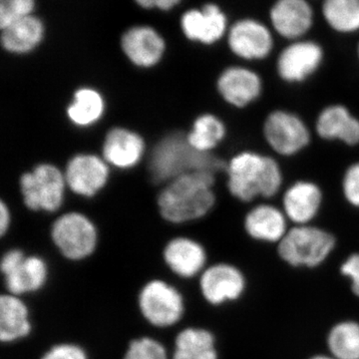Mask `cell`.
Masks as SVG:
<instances>
[{
    "label": "cell",
    "mask_w": 359,
    "mask_h": 359,
    "mask_svg": "<svg viewBox=\"0 0 359 359\" xmlns=\"http://www.w3.org/2000/svg\"><path fill=\"white\" fill-rule=\"evenodd\" d=\"M226 187L235 199L250 203L271 199L282 190L283 173L271 156L256 151H242L226 162Z\"/></svg>",
    "instance_id": "obj_1"
},
{
    "label": "cell",
    "mask_w": 359,
    "mask_h": 359,
    "mask_svg": "<svg viewBox=\"0 0 359 359\" xmlns=\"http://www.w3.org/2000/svg\"><path fill=\"white\" fill-rule=\"evenodd\" d=\"M216 176L209 172H193L167 183L158 197L163 219L183 224L207 216L216 204Z\"/></svg>",
    "instance_id": "obj_2"
},
{
    "label": "cell",
    "mask_w": 359,
    "mask_h": 359,
    "mask_svg": "<svg viewBox=\"0 0 359 359\" xmlns=\"http://www.w3.org/2000/svg\"><path fill=\"white\" fill-rule=\"evenodd\" d=\"M226 162L212 153L199 152L187 140L186 134L175 132L158 142L149 161V171L155 183H169L182 175L224 171Z\"/></svg>",
    "instance_id": "obj_3"
},
{
    "label": "cell",
    "mask_w": 359,
    "mask_h": 359,
    "mask_svg": "<svg viewBox=\"0 0 359 359\" xmlns=\"http://www.w3.org/2000/svg\"><path fill=\"white\" fill-rule=\"evenodd\" d=\"M337 238L330 231L313 224L290 228L278 244V256L294 268H316L330 256Z\"/></svg>",
    "instance_id": "obj_4"
},
{
    "label": "cell",
    "mask_w": 359,
    "mask_h": 359,
    "mask_svg": "<svg viewBox=\"0 0 359 359\" xmlns=\"http://www.w3.org/2000/svg\"><path fill=\"white\" fill-rule=\"evenodd\" d=\"M20 192L23 202L32 211L54 212L65 201V172L55 165L42 163L20 177Z\"/></svg>",
    "instance_id": "obj_5"
},
{
    "label": "cell",
    "mask_w": 359,
    "mask_h": 359,
    "mask_svg": "<svg viewBox=\"0 0 359 359\" xmlns=\"http://www.w3.org/2000/svg\"><path fill=\"white\" fill-rule=\"evenodd\" d=\"M51 238L66 259L82 261L95 252L98 231L88 217L70 212L59 217L52 224Z\"/></svg>",
    "instance_id": "obj_6"
},
{
    "label": "cell",
    "mask_w": 359,
    "mask_h": 359,
    "mask_svg": "<svg viewBox=\"0 0 359 359\" xmlns=\"http://www.w3.org/2000/svg\"><path fill=\"white\" fill-rule=\"evenodd\" d=\"M263 134L269 147L282 157L299 154L311 141L306 121L297 113L285 109L269 113L264 121Z\"/></svg>",
    "instance_id": "obj_7"
},
{
    "label": "cell",
    "mask_w": 359,
    "mask_h": 359,
    "mask_svg": "<svg viewBox=\"0 0 359 359\" xmlns=\"http://www.w3.org/2000/svg\"><path fill=\"white\" fill-rule=\"evenodd\" d=\"M139 311L151 325L167 328L177 325L185 313V301L176 287L165 280H152L138 295Z\"/></svg>",
    "instance_id": "obj_8"
},
{
    "label": "cell",
    "mask_w": 359,
    "mask_h": 359,
    "mask_svg": "<svg viewBox=\"0 0 359 359\" xmlns=\"http://www.w3.org/2000/svg\"><path fill=\"white\" fill-rule=\"evenodd\" d=\"M0 269L8 294L22 295L39 292L48 280V266L39 256H26L21 250L13 249L4 255Z\"/></svg>",
    "instance_id": "obj_9"
},
{
    "label": "cell",
    "mask_w": 359,
    "mask_h": 359,
    "mask_svg": "<svg viewBox=\"0 0 359 359\" xmlns=\"http://www.w3.org/2000/svg\"><path fill=\"white\" fill-rule=\"evenodd\" d=\"M323 60V48L313 41H297L283 49L276 61L283 81L299 84L313 76Z\"/></svg>",
    "instance_id": "obj_10"
},
{
    "label": "cell",
    "mask_w": 359,
    "mask_h": 359,
    "mask_svg": "<svg viewBox=\"0 0 359 359\" xmlns=\"http://www.w3.org/2000/svg\"><path fill=\"white\" fill-rule=\"evenodd\" d=\"M66 184L73 193L94 197L107 184L109 164L94 154H78L71 158L65 172Z\"/></svg>",
    "instance_id": "obj_11"
},
{
    "label": "cell",
    "mask_w": 359,
    "mask_h": 359,
    "mask_svg": "<svg viewBox=\"0 0 359 359\" xmlns=\"http://www.w3.org/2000/svg\"><path fill=\"white\" fill-rule=\"evenodd\" d=\"M217 89L224 102L237 109H244L259 100L263 93V81L256 71L233 66L219 75Z\"/></svg>",
    "instance_id": "obj_12"
},
{
    "label": "cell",
    "mask_w": 359,
    "mask_h": 359,
    "mask_svg": "<svg viewBox=\"0 0 359 359\" xmlns=\"http://www.w3.org/2000/svg\"><path fill=\"white\" fill-rule=\"evenodd\" d=\"M323 204V190L311 180L295 181L283 194V211L294 226L313 224Z\"/></svg>",
    "instance_id": "obj_13"
},
{
    "label": "cell",
    "mask_w": 359,
    "mask_h": 359,
    "mask_svg": "<svg viewBox=\"0 0 359 359\" xmlns=\"http://www.w3.org/2000/svg\"><path fill=\"white\" fill-rule=\"evenodd\" d=\"M245 287L244 275L233 264H214L201 273V292L205 301L214 306L235 301L244 292Z\"/></svg>",
    "instance_id": "obj_14"
},
{
    "label": "cell",
    "mask_w": 359,
    "mask_h": 359,
    "mask_svg": "<svg viewBox=\"0 0 359 359\" xmlns=\"http://www.w3.org/2000/svg\"><path fill=\"white\" fill-rule=\"evenodd\" d=\"M316 133L325 141H337L349 147L359 145V118L344 104H330L318 113Z\"/></svg>",
    "instance_id": "obj_15"
},
{
    "label": "cell",
    "mask_w": 359,
    "mask_h": 359,
    "mask_svg": "<svg viewBox=\"0 0 359 359\" xmlns=\"http://www.w3.org/2000/svg\"><path fill=\"white\" fill-rule=\"evenodd\" d=\"M289 223L282 207L259 203L245 214L244 230L257 242L278 244L290 230Z\"/></svg>",
    "instance_id": "obj_16"
},
{
    "label": "cell",
    "mask_w": 359,
    "mask_h": 359,
    "mask_svg": "<svg viewBox=\"0 0 359 359\" xmlns=\"http://www.w3.org/2000/svg\"><path fill=\"white\" fill-rule=\"evenodd\" d=\"M229 45L238 57L245 60H262L273 49V37L266 26L259 21H238L229 33Z\"/></svg>",
    "instance_id": "obj_17"
},
{
    "label": "cell",
    "mask_w": 359,
    "mask_h": 359,
    "mask_svg": "<svg viewBox=\"0 0 359 359\" xmlns=\"http://www.w3.org/2000/svg\"><path fill=\"white\" fill-rule=\"evenodd\" d=\"M145 141L140 134L132 130L116 127L104 139L103 158L118 169H131L141 162L145 154Z\"/></svg>",
    "instance_id": "obj_18"
},
{
    "label": "cell",
    "mask_w": 359,
    "mask_h": 359,
    "mask_svg": "<svg viewBox=\"0 0 359 359\" xmlns=\"http://www.w3.org/2000/svg\"><path fill=\"white\" fill-rule=\"evenodd\" d=\"M165 264L175 275L191 278L202 273L207 263V252L197 241L186 237L170 241L163 252Z\"/></svg>",
    "instance_id": "obj_19"
},
{
    "label": "cell",
    "mask_w": 359,
    "mask_h": 359,
    "mask_svg": "<svg viewBox=\"0 0 359 359\" xmlns=\"http://www.w3.org/2000/svg\"><path fill=\"white\" fill-rule=\"evenodd\" d=\"M313 9L306 0H278L271 11L276 32L287 39H297L313 25Z\"/></svg>",
    "instance_id": "obj_20"
},
{
    "label": "cell",
    "mask_w": 359,
    "mask_h": 359,
    "mask_svg": "<svg viewBox=\"0 0 359 359\" xmlns=\"http://www.w3.org/2000/svg\"><path fill=\"white\" fill-rule=\"evenodd\" d=\"M122 47L130 60L140 67H152L157 65L165 50L162 37L146 26L134 27L125 33Z\"/></svg>",
    "instance_id": "obj_21"
},
{
    "label": "cell",
    "mask_w": 359,
    "mask_h": 359,
    "mask_svg": "<svg viewBox=\"0 0 359 359\" xmlns=\"http://www.w3.org/2000/svg\"><path fill=\"white\" fill-rule=\"evenodd\" d=\"M182 27L189 39L212 44L222 39L226 27V15L215 4H207L202 11L184 14Z\"/></svg>",
    "instance_id": "obj_22"
},
{
    "label": "cell",
    "mask_w": 359,
    "mask_h": 359,
    "mask_svg": "<svg viewBox=\"0 0 359 359\" xmlns=\"http://www.w3.org/2000/svg\"><path fill=\"white\" fill-rule=\"evenodd\" d=\"M29 309L21 297L4 294L0 299V339L11 344L28 337L32 332Z\"/></svg>",
    "instance_id": "obj_23"
},
{
    "label": "cell",
    "mask_w": 359,
    "mask_h": 359,
    "mask_svg": "<svg viewBox=\"0 0 359 359\" xmlns=\"http://www.w3.org/2000/svg\"><path fill=\"white\" fill-rule=\"evenodd\" d=\"M172 359H218L214 335L205 328L181 330L175 339Z\"/></svg>",
    "instance_id": "obj_24"
},
{
    "label": "cell",
    "mask_w": 359,
    "mask_h": 359,
    "mask_svg": "<svg viewBox=\"0 0 359 359\" xmlns=\"http://www.w3.org/2000/svg\"><path fill=\"white\" fill-rule=\"evenodd\" d=\"M43 25L33 15L14 21L2 28V45L13 53H26L34 49L41 41Z\"/></svg>",
    "instance_id": "obj_25"
},
{
    "label": "cell",
    "mask_w": 359,
    "mask_h": 359,
    "mask_svg": "<svg viewBox=\"0 0 359 359\" xmlns=\"http://www.w3.org/2000/svg\"><path fill=\"white\" fill-rule=\"evenodd\" d=\"M105 108L103 96L96 89L84 87L75 92L66 114L74 126L88 128L100 121Z\"/></svg>",
    "instance_id": "obj_26"
},
{
    "label": "cell",
    "mask_w": 359,
    "mask_h": 359,
    "mask_svg": "<svg viewBox=\"0 0 359 359\" xmlns=\"http://www.w3.org/2000/svg\"><path fill=\"white\" fill-rule=\"evenodd\" d=\"M226 136V126L223 120L212 113L198 116L190 131L186 134L189 144L202 153L212 154L223 143Z\"/></svg>",
    "instance_id": "obj_27"
},
{
    "label": "cell",
    "mask_w": 359,
    "mask_h": 359,
    "mask_svg": "<svg viewBox=\"0 0 359 359\" xmlns=\"http://www.w3.org/2000/svg\"><path fill=\"white\" fill-rule=\"evenodd\" d=\"M323 13L335 32L351 33L359 30V0H325Z\"/></svg>",
    "instance_id": "obj_28"
},
{
    "label": "cell",
    "mask_w": 359,
    "mask_h": 359,
    "mask_svg": "<svg viewBox=\"0 0 359 359\" xmlns=\"http://www.w3.org/2000/svg\"><path fill=\"white\" fill-rule=\"evenodd\" d=\"M328 347L337 359H359V325L344 321L335 325L328 335Z\"/></svg>",
    "instance_id": "obj_29"
},
{
    "label": "cell",
    "mask_w": 359,
    "mask_h": 359,
    "mask_svg": "<svg viewBox=\"0 0 359 359\" xmlns=\"http://www.w3.org/2000/svg\"><path fill=\"white\" fill-rule=\"evenodd\" d=\"M123 359H169L165 346L152 337L132 340Z\"/></svg>",
    "instance_id": "obj_30"
},
{
    "label": "cell",
    "mask_w": 359,
    "mask_h": 359,
    "mask_svg": "<svg viewBox=\"0 0 359 359\" xmlns=\"http://www.w3.org/2000/svg\"><path fill=\"white\" fill-rule=\"evenodd\" d=\"M34 0H0V27L32 15Z\"/></svg>",
    "instance_id": "obj_31"
},
{
    "label": "cell",
    "mask_w": 359,
    "mask_h": 359,
    "mask_svg": "<svg viewBox=\"0 0 359 359\" xmlns=\"http://www.w3.org/2000/svg\"><path fill=\"white\" fill-rule=\"evenodd\" d=\"M341 191L347 204L359 209V161L349 165L344 171Z\"/></svg>",
    "instance_id": "obj_32"
},
{
    "label": "cell",
    "mask_w": 359,
    "mask_h": 359,
    "mask_svg": "<svg viewBox=\"0 0 359 359\" xmlns=\"http://www.w3.org/2000/svg\"><path fill=\"white\" fill-rule=\"evenodd\" d=\"M40 359H89L86 351L78 344H59L49 348Z\"/></svg>",
    "instance_id": "obj_33"
},
{
    "label": "cell",
    "mask_w": 359,
    "mask_h": 359,
    "mask_svg": "<svg viewBox=\"0 0 359 359\" xmlns=\"http://www.w3.org/2000/svg\"><path fill=\"white\" fill-rule=\"evenodd\" d=\"M340 273L351 280V289L359 297V252L347 257L340 266Z\"/></svg>",
    "instance_id": "obj_34"
},
{
    "label": "cell",
    "mask_w": 359,
    "mask_h": 359,
    "mask_svg": "<svg viewBox=\"0 0 359 359\" xmlns=\"http://www.w3.org/2000/svg\"><path fill=\"white\" fill-rule=\"evenodd\" d=\"M136 2L139 6L145 7V8L157 7V8L167 11L179 4L180 0H136Z\"/></svg>",
    "instance_id": "obj_35"
},
{
    "label": "cell",
    "mask_w": 359,
    "mask_h": 359,
    "mask_svg": "<svg viewBox=\"0 0 359 359\" xmlns=\"http://www.w3.org/2000/svg\"><path fill=\"white\" fill-rule=\"evenodd\" d=\"M11 224V212L8 205L2 201L0 204V233L6 235Z\"/></svg>",
    "instance_id": "obj_36"
},
{
    "label": "cell",
    "mask_w": 359,
    "mask_h": 359,
    "mask_svg": "<svg viewBox=\"0 0 359 359\" xmlns=\"http://www.w3.org/2000/svg\"><path fill=\"white\" fill-rule=\"evenodd\" d=\"M311 359H337L334 358H328V356L325 355H318V356H314V358Z\"/></svg>",
    "instance_id": "obj_37"
},
{
    "label": "cell",
    "mask_w": 359,
    "mask_h": 359,
    "mask_svg": "<svg viewBox=\"0 0 359 359\" xmlns=\"http://www.w3.org/2000/svg\"><path fill=\"white\" fill-rule=\"evenodd\" d=\"M358 58H359V45H358Z\"/></svg>",
    "instance_id": "obj_38"
}]
</instances>
